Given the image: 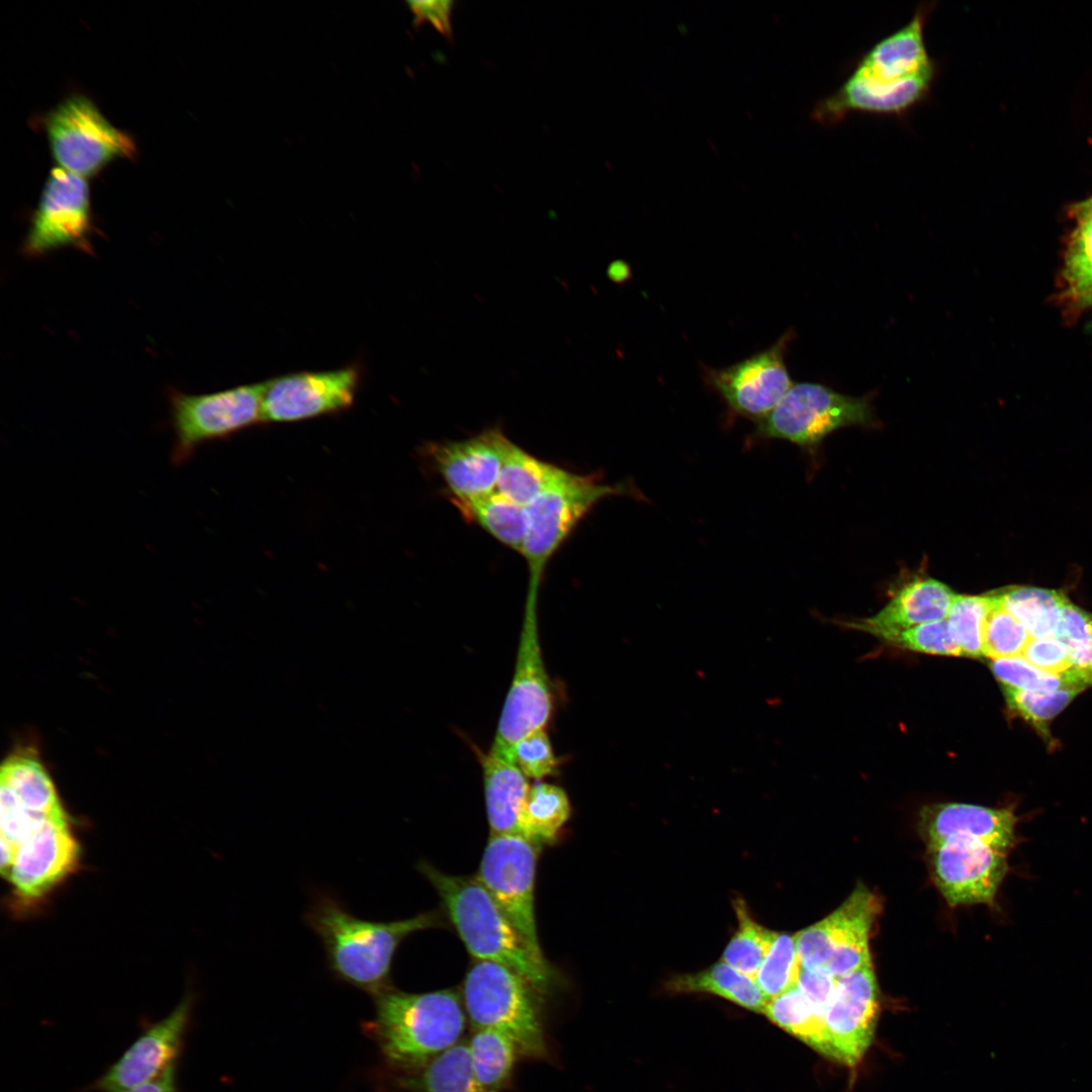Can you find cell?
Listing matches in <instances>:
<instances>
[{"label": "cell", "instance_id": "obj_46", "mask_svg": "<svg viewBox=\"0 0 1092 1092\" xmlns=\"http://www.w3.org/2000/svg\"><path fill=\"white\" fill-rule=\"evenodd\" d=\"M123 1092H179L177 1086V1062L169 1065L153 1080Z\"/></svg>", "mask_w": 1092, "mask_h": 1092}, {"label": "cell", "instance_id": "obj_13", "mask_svg": "<svg viewBox=\"0 0 1092 1092\" xmlns=\"http://www.w3.org/2000/svg\"><path fill=\"white\" fill-rule=\"evenodd\" d=\"M362 379L357 364L322 371H299L265 380L262 423H292L349 408Z\"/></svg>", "mask_w": 1092, "mask_h": 1092}, {"label": "cell", "instance_id": "obj_25", "mask_svg": "<svg viewBox=\"0 0 1092 1092\" xmlns=\"http://www.w3.org/2000/svg\"><path fill=\"white\" fill-rule=\"evenodd\" d=\"M0 788L36 817L68 818L51 777L30 753H15L3 762Z\"/></svg>", "mask_w": 1092, "mask_h": 1092}, {"label": "cell", "instance_id": "obj_37", "mask_svg": "<svg viewBox=\"0 0 1092 1092\" xmlns=\"http://www.w3.org/2000/svg\"><path fill=\"white\" fill-rule=\"evenodd\" d=\"M990 603L989 595L956 596L945 619L963 656L984 657L983 633Z\"/></svg>", "mask_w": 1092, "mask_h": 1092}, {"label": "cell", "instance_id": "obj_44", "mask_svg": "<svg viewBox=\"0 0 1092 1092\" xmlns=\"http://www.w3.org/2000/svg\"><path fill=\"white\" fill-rule=\"evenodd\" d=\"M837 984V978L825 971H810L801 967L798 988L806 998L824 1015Z\"/></svg>", "mask_w": 1092, "mask_h": 1092}, {"label": "cell", "instance_id": "obj_1", "mask_svg": "<svg viewBox=\"0 0 1092 1092\" xmlns=\"http://www.w3.org/2000/svg\"><path fill=\"white\" fill-rule=\"evenodd\" d=\"M935 6L921 3L906 24L860 56L842 84L816 102L811 118L829 127L854 112L899 117L927 100L938 66L924 28Z\"/></svg>", "mask_w": 1092, "mask_h": 1092}, {"label": "cell", "instance_id": "obj_4", "mask_svg": "<svg viewBox=\"0 0 1092 1092\" xmlns=\"http://www.w3.org/2000/svg\"><path fill=\"white\" fill-rule=\"evenodd\" d=\"M374 1002L365 1030L394 1068L421 1070L460 1041L466 1016L462 996L453 989L407 993L390 986Z\"/></svg>", "mask_w": 1092, "mask_h": 1092}, {"label": "cell", "instance_id": "obj_42", "mask_svg": "<svg viewBox=\"0 0 1092 1092\" xmlns=\"http://www.w3.org/2000/svg\"><path fill=\"white\" fill-rule=\"evenodd\" d=\"M889 642L908 650L946 656H963L952 639L946 619L920 624L905 630Z\"/></svg>", "mask_w": 1092, "mask_h": 1092}, {"label": "cell", "instance_id": "obj_2", "mask_svg": "<svg viewBox=\"0 0 1092 1092\" xmlns=\"http://www.w3.org/2000/svg\"><path fill=\"white\" fill-rule=\"evenodd\" d=\"M304 920L321 939L332 974L373 996L390 987L391 967L400 943L441 922L436 912L388 922L361 919L338 898L322 892L313 897Z\"/></svg>", "mask_w": 1092, "mask_h": 1092}, {"label": "cell", "instance_id": "obj_40", "mask_svg": "<svg viewBox=\"0 0 1092 1092\" xmlns=\"http://www.w3.org/2000/svg\"><path fill=\"white\" fill-rule=\"evenodd\" d=\"M990 669L1002 684V687L1012 689L1053 692L1065 687H1078L1068 681L1064 676L1036 668L1021 656L991 660Z\"/></svg>", "mask_w": 1092, "mask_h": 1092}, {"label": "cell", "instance_id": "obj_23", "mask_svg": "<svg viewBox=\"0 0 1092 1092\" xmlns=\"http://www.w3.org/2000/svg\"><path fill=\"white\" fill-rule=\"evenodd\" d=\"M474 751L482 769L490 835H521L520 815L530 788L527 778L512 758L490 748L483 752L475 746Z\"/></svg>", "mask_w": 1092, "mask_h": 1092}, {"label": "cell", "instance_id": "obj_14", "mask_svg": "<svg viewBox=\"0 0 1092 1092\" xmlns=\"http://www.w3.org/2000/svg\"><path fill=\"white\" fill-rule=\"evenodd\" d=\"M1007 853L969 837L927 847L932 882L950 907L994 905L1008 871Z\"/></svg>", "mask_w": 1092, "mask_h": 1092}, {"label": "cell", "instance_id": "obj_19", "mask_svg": "<svg viewBox=\"0 0 1092 1092\" xmlns=\"http://www.w3.org/2000/svg\"><path fill=\"white\" fill-rule=\"evenodd\" d=\"M505 436L494 427L466 439L426 446L424 454L447 485L453 503L473 500L496 490Z\"/></svg>", "mask_w": 1092, "mask_h": 1092}, {"label": "cell", "instance_id": "obj_33", "mask_svg": "<svg viewBox=\"0 0 1092 1092\" xmlns=\"http://www.w3.org/2000/svg\"><path fill=\"white\" fill-rule=\"evenodd\" d=\"M762 1013L779 1027L799 1037L820 1053L823 1015L798 986L767 1000Z\"/></svg>", "mask_w": 1092, "mask_h": 1092}, {"label": "cell", "instance_id": "obj_45", "mask_svg": "<svg viewBox=\"0 0 1092 1092\" xmlns=\"http://www.w3.org/2000/svg\"><path fill=\"white\" fill-rule=\"evenodd\" d=\"M410 9L415 17L414 24L429 22L441 34L452 38V12L454 2L450 0H424L408 2Z\"/></svg>", "mask_w": 1092, "mask_h": 1092}, {"label": "cell", "instance_id": "obj_10", "mask_svg": "<svg viewBox=\"0 0 1092 1092\" xmlns=\"http://www.w3.org/2000/svg\"><path fill=\"white\" fill-rule=\"evenodd\" d=\"M550 678L538 632L537 605L526 604L516 665L490 749L513 757L516 743L545 729L552 713Z\"/></svg>", "mask_w": 1092, "mask_h": 1092}, {"label": "cell", "instance_id": "obj_26", "mask_svg": "<svg viewBox=\"0 0 1092 1092\" xmlns=\"http://www.w3.org/2000/svg\"><path fill=\"white\" fill-rule=\"evenodd\" d=\"M665 986L672 993L716 995L760 1013L768 1000L755 979L743 975L723 961L698 973L674 976Z\"/></svg>", "mask_w": 1092, "mask_h": 1092}, {"label": "cell", "instance_id": "obj_16", "mask_svg": "<svg viewBox=\"0 0 1092 1092\" xmlns=\"http://www.w3.org/2000/svg\"><path fill=\"white\" fill-rule=\"evenodd\" d=\"M879 1009L872 962L837 978L823 1015L820 1053L849 1066L856 1064L873 1040Z\"/></svg>", "mask_w": 1092, "mask_h": 1092}, {"label": "cell", "instance_id": "obj_47", "mask_svg": "<svg viewBox=\"0 0 1092 1092\" xmlns=\"http://www.w3.org/2000/svg\"><path fill=\"white\" fill-rule=\"evenodd\" d=\"M1085 304H1087V305H1090V304H1092V296H1091V297H1090V298H1089V299H1088V300L1086 301V303H1085Z\"/></svg>", "mask_w": 1092, "mask_h": 1092}, {"label": "cell", "instance_id": "obj_9", "mask_svg": "<svg viewBox=\"0 0 1092 1092\" xmlns=\"http://www.w3.org/2000/svg\"><path fill=\"white\" fill-rule=\"evenodd\" d=\"M46 130L58 167L83 177L135 153L131 138L113 126L83 95L70 96L51 110Z\"/></svg>", "mask_w": 1092, "mask_h": 1092}, {"label": "cell", "instance_id": "obj_32", "mask_svg": "<svg viewBox=\"0 0 1092 1092\" xmlns=\"http://www.w3.org/2000/svg\"><path fill=\"white\" fill-rule=\"evenodd\" d=\"M734 909L738 928L723 951L722 961L743 975L755 979L777 932L757 923L744 900L737 898Z\"/></svg>", "mask_w": 1092, "mask_h": 1092}, {"label": "cell", "instance_id": "obj_11", "mask_svg": "<svg viewBox=\"0 0 1092 1092\" xmlns=\"http://www.w3.org/2000/svg\"><path fill=\"white\" fill-rule=\"evenodd\" d=\"M540 846L518 834L490 835L476 878L532 948L543 954L535 917Z\"/></svg>", "mask_w": 1092, "mask_h": 1092}, {"label": "cell", "instance_id": "obj_35", "mask_svg": "<svg viewBox=\"0 0 1092 1092\" xmlns=\"http://www.w3.org/2000/svg\"><path fill=\"white\" fill-rule=\"evenodd\" d=\"M1077 226L1068 249L1065 276L1071 297L1081 304L1092 296V198L1076 209Z\"/></svg>", "mask_w": 1092, "mask_h": 1092}, {"label": "cell", "instance_id": "obj_5", "mask_svg": "<svg viewBox=\"0 0 1092 1092\" xmlns=\"http://www.w3.org/2000/svg\"><path fill=\"white\" fill-rule=\"evenodd\" d=\"M539 993L523 976L498 963L475 961L462 985V1001L474 1029H497L521 1055L548 1054ZM540 994V993H539Z\"/></svg>", "mask_w": 1092, "mask_h": 1092}, {"label": "cell", "instance_id": "obj_36", "mask_svg": "<svg viewBox=\"0 0 1092 1092\" xmlns=\"http://www.w3.org/2000/svg\"><path fill=\"white\" fill-rule=\"evenodd\" d=\"M1002 688L1009 711L1032 725L1045 739L1051 738V722L1084 690L1065 687L1053 692H1033Z\"/></svg>", "mask_w": 1092, "mask_h": 1092}, {"label": "cell", "instance_id": "obj_7", "mask_svg": "<svg viewBox=\"0 0 1092 1092\" xmlns=\"http://www.w3.org/2000/svg\"><path fill=\"white\" fill-rule=\"evenodd\" d=\"M265 381L210 393H168L173 445L170 460L176 466L189 461L204 443L220 440L262 423Z\"/></svg>", "mask_w": 1092, "mask_h": 1092}, {"label": "cell", "instance_id": "obj_17", "mask_svg": "<svg viewBox=\"0 0 1092 1092\" xmlns=\"http://www.w3.org/2000/svg\"><path fill=\"white\" fill-rule=\"evenodd\" d=\"M80 857L69 819L46 818L15 847L6 878L18 898L38 900L76 870Z\"/></svg>", "mask_w": 1092, "mask_h": 1092}, {"label": "cell", "instance_id": "obj_21", "mask_svg": "<svg viewBox=\"0 0 1092 1092\" xmlns=\"http://www.w3.org/2000/svg\"><path fill=\"white\" fill-rule=\"evenodd\" d=\"M881 908L880 899L858 884L840 906L816 922L830 952L826 973L839 978L872 962L870 937Z\"/></svg>", "mask_w": 1092, "mask_h": 1092}, {"label": "cell", "instance_id": "obj_22", "mask_svg": "<svg viewBox=\"0 0 1092 1092\" xmlns=\"http://www.w3.org/2000/svg\"><path fill=\"white\" fill-rule=\"evenodd\" d=\"M956 596L937 579L915 578L904 584L876 615L848 626L889 641L920 624L945 619Z\"/></svg>", "mask_w": 1092, "mask_h": 1092}, {"label": "cell", "instance_id": "obj_18", "mask_svg": "<svg viewBox=\"0 0 1092 1092\" xmlns=\"http://www.w3.org/2000/svg\"><path fill=\"white\" fill-rule=\"evenodd\" d=\"M193 995L186 994L163 1019L148 1025L88 1092H123L149 1082L177 1062L190 1025Z\"/></svg>", "mask_w": 1092, "mask_h": 1092}, {"label": "cell", "instance_id": "obj_15", "mask_svg": "<svg viewBox=\"0 0 1092 1092\" xmlns=\"http://www.w3.org/2000/svg\"><path fill=\"white\" fill-rule=\"evenodd\" d=\"M793 338L786 332L768 347L735 364L720 369H705V380L725 401L733 414L754 421L767 416L794 382L785 362Z\"/></svg>", "mask_w": 1092, "mask_h": 1092}, {"label": "cell", "instance_id": "obj_43", "mask_svg": "<svg viewBox=\"0 0 1092 1092\" xmlns=\"http://www.w3.org/2000/svg\"><path fill=\"white\" fill-rule=\"evenodd\" d=\"M1021 657L1040 670L1065 678L1072 667L1068 647L1057 637L1031 638Z\"/></svg>", "mask_w": 1092, "mask_h": 1092}, {"label": "cell", "instance_id": "obj_41", "mask_svg": "<svg viewBox=\"0 0 1092 1092\" xmlns=\"http://www.w3.org/2000/svg\"><path fill=\"white\" fill-rule=\"evenodd\" d=\"M515 763L527 779H542L558 774L559 759L545 729H539L519 740L513 749Z\"/></svg>", "mask_w": 1092, "mask_h": 1092}, {"label": "cell", "instance_id": "obj_30", "mask_svg": "<svg viewBox=\"0 0 1092 1092\" xmlns=\"http://www.w3.org/2000/svg\"><path fill=\"white\" fill-rule=\"evenodd\" d=\"M398 1084L411 1092H483L475 1079L466 1041H458Z\"/></svg>", "mask_w": 1092, "mask_h": 1092}, {"label": "cell", "instance_id": "obj_31", "mask_svg": "<svg viewBox=\"0 0 1092 1092\" xmlns=\"http://www.w3.org/2000/svg\"><path fill=\"white\" fill-rule=\"evenodd\" d=\"M468 1049L472 1070L482 1091H502L520 1054L514 1040L497 1029L477 1028L468 1041Z\"/></svg>", "mask_w": 1092, "mask_h": 1092}, {"label": "cell", "instance_id": "obj_8", "mask_svg": "<svg viewBox=\"0 0 1092 1092\" xmlns=\"http://www.w3.org/2000/svg\"><path fill=\"white\" fill-rule=\"evenodd\" d=\"M876 422L868 396L843 394L820 383L799 382L755 424L761 438L813 447L838 429L873 426Z\"/></svg>", "mask_w": 1092, "mask_h": 1092}, {"label": "cell", "instance_id": "obj_29", "mask_svg": "<svg viewBox=\"0 0 1092 1092\" xmlns=\"http://www.w3.org/2000/svg\"><path fill=\"white\" fill-rule=\"evenodd\" d=\"M571 813L563 788L536 781L530 786L520 815L521 835L541 846L556 841Z\"/></svg>", "mask_w": 1092, "mask_h": 1092}, {"label": "cell", "instance_id": "obj_12", "mask_svg": "<svg viewBox=\"0 0 1092 1092\" xmlns=\"http://www.w3.org/2000/svg\"><path fill=\"white\" fill-rule=\"evenodd\" d=\"M90 191L85 177L54 168L43 186L21 251L40 257L73 247L93 253Z\"/></svg>", "mask_w": 1092, "mask_h": 1092}, {"label": "cell", "instance_id": "obj_39", "mask_svg": "<svg viewBox=\"0 0 1092 1092\" xmlns=\"http://www.w3.org/2000/svg\"><path fill=\"white\" fill-rule=\"evenodd\" d=\"M986 616L983 633V655L991 660L1021 656L1031 639L1025 627L1001 604L994 593Z\"/></svg>", "mask_w": 1092, "mask_h": 1092}, {"label": "cell", "instance_id": "obj_27", "mask_svg": "<svg viewBox=\"0 0 1092 1092\" xmlns=\"http://www.w3.org/2000/svg\"><path fill=\"white\" fill-rule=\"evenodd\" d=\"M453 504L468 522L477 524L496 541L522 554L529 524L527 507L497 490L473 500Z\"/></svg>", "mask_w": 1092, "mask_h": 1092}, {"label": "cell", "instance_id": "obj_3", "mask_svg": "<svg viewBox=\"0 0 1092 1092\" xmlns=\"http://www.w3.org/2000/svg\"><path fill=\"white\" fill-rule=\"evenodd\" d=\"M417 868L439 894L450 921L475 960L509 967L540 994L551 988L555 982L551 965L532 948L476 877L447 875L427 861Z\"/></svg>", "mask_w": 1092, "mask_h": 1092}, {"label": "cell", "instance_id": "obj_6", "mask_svg": "<svg viewBox=\"0 0 1092 1092\" xmlns=\"http://www.w3.org/2000/svg\"><path fill=\"white\" fill-rule=\"evenodd\" d=\"M629 492L621 482L605 484L593 475L571 472L527 506L529 524L522 555L529 572L527 601L538 602L545 568L578 523L602 499Z\"/></svg>", "mask_w": 1092, "mask_h": 1092}, {"label": "cell", "instance_id": "obj_28", "mask_svg": "<svg viewBox=\"0 0 1092 1092\" xmlns=\"http://www.w3.org/2000/svg\"><path fill=\"white\" fill-rule=\"evenodd\" d=\"M1031 638L1056 637L1069 601L1061 592L1034 586H1008L993 592Z\"/></svg>", "mask_w": 1092, "mask_h": 1092}, {"label": "cell", "instance_id": "obj_24", "mask_svg": "<svg viewBox=\"0 0 1092 1092\" xmlns=\"http://www.w3.org/2000/svg\"><path fill=\"white\" fill-rule=\"evenodd\" d=\"M496 490L513 502L529 506L542 493L566 479L571 471L541 460L505 436Z\"/></svg>", "mask_w": 1092, "mask_h": 1092}, {"label": "cell", "instance_id": "obj_38", "mask_svg": "<svg viewBox=\"0 0 1092 1092\" xmlns=\"http://www.w3.org/2000/svg\"><path fill=\"white\" fill-rule=\"evenodd\" d=\"M800 971L795 934L777 933L755 981L769 1000L797 986Z\"/></svg>", "mask_w": 1092, "mask_h": 1092}, {"label": "cell", "instance_id": "obj_20", "mask_svg": "<svg viewBox=\"0 0 1092 1092\" xmlns=\"http://www.w3.org/2000/svg\"><path fill=\"white\" fill-rule=\"evenodd\" d=\"M1017 817L1010 808H989L966 803L924 806L918 816V832L926 847L958 837L981 840L1007 853L1016 843Z\"/></svg>", "mask_w": 1092, "mask_h": 1092}, {"label": "cell", "instance_id": "obj_34", "mask_svg": "<svg viewBox=\"0 0 1092 1092\" xmlns=\"http://www.w3.org/2000/svg\"><path fill=\"white\" fill-rule=\"evenodd\" d=\"M1056 637L1070 654L1072 667L1066 678L1084 689L1092 686V614L1068 601Z\"/></svg>", "mask_w": 1092, "mask_h": 1092}]
</instances>
